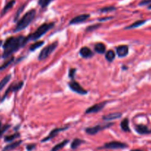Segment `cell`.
Returning <instances> with one entry per match:
<instances>
[{
    "label": "cell",
    "mask_w": 151,
    "mask_h": 151,
    "mask_svg": "<svg viewBox=\"0 0 151 151\" xmlns=\"http://www.w3.org/2000/svg\"><path fill=\"white\" fill-rule=\"evenodd\" d=\"M148 9H150L151 10V5H150L149 6H148Z\"/></svg>",
    "instance_id": "f35d334b"
},
{
    "label": "cell",
    "mask_w": 151,
    "mask_h": 151,
    "mask_svg": "<svg viewBox=\"0 0 151 151\" xmlns=\"http://www.w3.org/2000/svg\"><path fill=\"white\" fill-rule=\"evenodd\" d=\"M36 12L35 9H31L28 12L26 13L22 17L21 19L17 22V25H16L15 28L14 30V33H17V32H19L25 29L32 22V21L34 19L35 17H36Z\"/></svg>",
    "instance_id": "3957f363"
},
{
    "label": "cell",
    "mask_w": 151,
    "mask_h": 151,
    "mask_svg": "<svg viewBox=\"0 0 151 151\" xmlns=\"http://www.w3.org/2000/svg\"><path fill=\"white\" fill-rule=\"evenodd\" d=\"M127 147V145L123 142L118 141H113V142H107L104 145V146L99 147L100 149H124Z\"/></svg>",
    "instance_id": "8992f818"
},
{
    "label": "cell",
    "mask_w": 151,
    "mask_h": 151,
    "mask_svg": "<svg viewBox=\"0 0 151 151\" xmlns=\"http://www.w3.org/2000/svg\"><path fill=\"white\" fill-rule=\"evenodd\" d=\"M19 136H20L19 133H14V134L5 136V139H4V140H5V142H13V141H14V139H17V138L19 137Z\"/></svg>",
    "instance_id": "4316f807"
},
{
    "label": "cell",
    "mask_w": 151,
    "mask_h": 151,
    "mask_svg": "<svg viewBox=\"0 0 151 151\" xmlns=\"http://www.w3.org/2000/svg\"><path fill=\"white\" fill-rule=\"evenodd\" d=\"M10 127H11L10 124H2V122H0V139L2 138V135L10 128Z\"/></svg>",
    "instance_id": "83f0119b"
},
{
    "label": "cell",
    "mask_w": 151,
    "mask_h": 151,
    "mask_svg": "<svg viewBox=\"0 0 151 151\" xmlns=\"http://www.w3.org/2000/svg\"><path fill=\"white\" fill-rule=\"evenodd\" d=\"M53 0H39V5L42 8H45L49 5V4L51 2H53Z\"/></svg>",
    "instance_id": "f1b7e54d"
},
{
    "label": "cell",
    "mask_w": 151,
    "mask_h": 151,
    "mask_svg": "<svg viewBox=\"0 0 151 151\" xmlns=\"http://www.w3.org/2000/svg\"><path fill=\"white\" fill-rule=\"evenodd\" d=\"M90 14H82V15H79L77 17H74L73 19L70 20V24H79V23H82L86 21L87 19L90 18Z\"/></svg>",
    "instance_id": "7c38bea8"
},
{
    "label": "cell",
    "mask_w": 151,
    "mask_h": 151,
    "mask_svg": "<svg viewBox=\"0 0 151 151\" xmlns=\"http://www.w3.org/2000/svg\"><path fill=\"white\" fill-rule=\"evenodd\" d=\"M35 147H36V145H34V144H31V145H27V151H31V150H33Z\"/></svg>",
    "instance_id": "836d02e7"
},
{
    "label": "cell",
    "mask_w": 151,
    "mask_h": 151,
    "mask_svg": "<svg viewBox=\"0 0 151 151\" xmlns=\"http://www.w3.org/2000/svg\"><path fill=\"white\" fill-rule=\"evenodd\" d=\"M79 53L83 58H91L93 56L92 50L88 47H83L79 50Z\"/></svg>",
    "instance_id": "9a60e30c"
},
{
    "label": "cell",
    "mask_w": 151,
    "mask_h": 151,
    "mask_svg": "<svg viewBox=\"0 0 151 151\" xmlns=\"http://www.w3.org/2000/svg\"><path fill=\"white\" fill-rule=\"evenodd\" d=\"M58 46V42H55L50 44L49 45H47V47H45L44 49L42 50V51L40 52V55H39V59L40 61L45 60V59H47L53 51L56 49Z\"/></svg>",
    "instance_id": "277c9868"
},
{
    "label": "cell",
    "mask_w": 151,
    "mask_h": 151,
    "mask_svg": "<svg viewBox=\"0 0 151 151\" xmlns=\"http://www.w3.org/2000/svg\"><path fill=\"white\" fill-rule=\"evenodd\" d=\"M76 73V69H75V68H71V69L70 70L69 73H68V76H69L70 79L73 80L74 76H75Z\"/></svg>",
    "instance_id": "d6a6232c"
},
{
    "label": "cell",
    "mask_w": 151,
    "mask_h": 151,
    "mask_svg": "<svg viewBox=\"0 0 151 151\" xmlns=\"http://www.w3.org/2000/svg\"><path fill=\"white\" fill-rule=\"evenodd\" d=\"M120 126H121V128H122V130H123V131L129 132L130 130V127H129V120H128V119H127V118L124 119L122 121Z\"/></svg>",
    "instance_id": "44dd1931"
},
{
    "label": "cell",
    "mask_w": 151,
    "mask_h": 151,
    "mask_svg": "<svg viewBox=\"0 0 151 151\" xmlns=\"http://www.w3.org/2000/svg\"><path fill=\"white\" fill-rule=\"evenodd\" d=\"M83 143H85V142H84L83 140H82V139H75L73 141L72 143H71V149L76 150V148L79 147Z\"/></svg>",
    "instance_id": "7402d4cb"
},
{
    "label": "cell",
    "mask_w": 151,
    "mask_h": 151,
    "mask_svg": "<svg viewBox=\"0 0 151 151\" xmlns=\"http://www.w3.org/2000/svg\"><path fill=\"white\" fill-rule=\"evenodd\" d=\"M113 124H114V123H112V122L106 123V124H98V125H96L94 126V127H88V128L85 129V132L89 135H95L96 134V133H98L99 132L104 130V129L110 127L111 126H113Z\"/></svg>",
    "instance_id": "5b68a950"
},
{
    "label": "cell",
    "mask_w": 151,
    "mask_h": 151,
    "mask_svg": "<svg viewBox=\"0 0 151 151\" xmlns=\"http://www.w3.org/2000/svg\"><path fill=\"white\" fill-rule=\"evenodd\" d=\"M146 22V20H139V21H136L135 22H133V24H130V25L127 26L125 27V30H127V29H133V28H137V27H140V26L143 25V24H145Z\"/></svg>",
    "instance_id": "d6986e66"
},
{
    "label": "cell",
    "mask_w": 151,
    "mask_h": 151,
    "mask_svg": "<svg viewBox=\"0 0 151 151\" xmlns=\"http://www.w3.org/2000/svg\"><path fill=\"white\" fill-rule=\"evenodd\" d=\"M26 45L25 37L22 36H11L8 38L3 44V54L2 58L8 59L11 55L19 50L20 47Z\"/></svg>",
    "instance_id": "6da1fadb"
},
{
    "label": "cell",
    "mask_w": 151,
    "mask_h": 151,
    "mask_svg": "<svg viewBox=\"0 0 151 151\" xmlns=\"http://www.w3.org/2000/svg\"><path fill=\"white\" fill-rule=\"evenodd\" d=\"M116 10V8L113 6H109V7H104V8H101L99 10V11L101 13H108L111 12V11H114Z\"/></svg>",
    "instance_id": "f546056e"
},
{
    "label": "cell",
    "mask_w": 151,
    "mask_h": 151,
    "mask_svg": "<svg viewBox=\"0 0 151 151\" xmlns=\"http://www.w3.org/2000/svg\"><path fill=\"white\" fill-rule=\"evenodd\" d=\"M22 143V141L19 140V141H17V142H12V143L9 144V145H6L5 147L2 149V151H10L12 150H14L15 148L18 147Z\"/></svg>",
    "instance_id": "2e32d148"
},
{
    "label": "cell",
    "mask_w": 151,
    "mask_h": 151,
    "mask_svg": "<svg viewBox=\"0 0 151 151\" xmlns=\"http://www.w3.org/2000/svg\"><path fill=\"white\" fill-rule=\"evenodd\" d=\"M68 86L70 88L71 91H73L75 93H77L79 94H81V95H86L88 93V91L84 89L76 81L71 80L68 83Z\"/></svg>",
    "instance_id": "52a82bcc"
},
{
    "label": "cell",
    "mask_w": 151,
    "mask_h": 151,
    "mask_svg": "<svg viewBox=\"0 0 151 151\" xmlns=\"http://www.w3.org/2000/svg\"><path fill=\"white\" fill-rule=\"evenodd\" d=\"M24 7H25V5H22V6H21L19 8V10H18V11H17V14H16V15H15V18H14V21L16 22L17 19H18V18H19V15H20V14H21V13L22 12L23 10H24Z\"/></svg>",
    "instance_id": "1f68e13d"
},
{
    "label": "cell",
    "mask_w": 151,
    "mask_h": 151,
    "mask_svg": "<svg viewBox=\"0 0 151 151\" xmlns=\"http://www.w3.org/2000/svg\"><path fill=\"white\" fill-rule=\"evenodd\" d=\"M115 56H116L115 52L113 51V50H108V51H107L105 53V59L110 62H113V61L114 60V59H115Z\"/></svg>",
    "instance_id": "603a6c76"
},
{
    "label": "cell",
    "mask_w": 151,
    "mask_h": 151,
    "mask_svg": "<svg viewBox=\"0 0 151 151\" xmlns=\"http://www.w3.org/2000/svg\"><path fill=\"white\" fill-rule=\"evenodd\" d=\"M113 19V17H104V18H101V19H99V21L100 22H103V21H106V20H109V19Z\"/></svg>",
    "instance_id": "d590c367"
},
{
    "label": "cell",
    "mask_w": 151,
    "mask_h": 151,
    "mask_svg": "<svg viewBox=\"0 0 151 151\" xmlns=\"http://www.w3.org/2000/svg\"><path fill=\"white\" fill-rule=\"evenodd\" d=\"M101 24H93V25H91V26H89V27H87L86 29V31L88 32H91V31H93V30H97V29L99 28V27L101 26Z\"/></svg>",
    "instance_id": "4dcf8cb0"
},
{
    "label": "cell",
    "mask_w": 151,
    "mask_h": 151,
    "mask_svg": "<svg viewBox=\"0 0 151 151\" xmlns=\"http://www.w3.org/2000/svg\"><path fill=\"white\" fill-rule=\"evenodd\" d=\"M130 151H144V150H140V149H136V150H132Z\"/></svg>",
    "instance_id": "8d00e7d4"
},
{
    "label": "cell",
    "mask_w": 151,
    "mask_h": 151,
    "mask_svg": "<svg viewBox=\"0 0 151 151\" xmlns=\"http://www.w3.org/2000/svg\"><path fill=\"white\" fill-rule=\"evenodd\" d=\"M14 56H11V57H10L9 59H8V60L6 61V62H5V63L3 64V65H2L1 66H0V71L1 70H5V68H8L9 65H11V64L14 62Z\"/></svg>",
    "instance_id": "d4e9b609"
},
{
    "label": "cell",
    "mask_w": 151,
    "mask_h": 151,
    "mask_svg": "<svg viewBox=\"0 0 151 151\" xmlns=\"http://www.w3.org/2000/svg\"><path fill=\"white\" fill-rule=\"evenodd\" d=\"M68 142H69V141H68V139L62 141V142H60V143H59V144H57L56 145H55V146L53 147L51 149V151H58V150H61L62 148H63L64 147H65V145H66L68 143Z\"/></svg>",
    "instance_id": "cb8c5ba5"
},
{
    "label": "cell",
    "mask_w": 151,
    "mask_h": 151,
    "mask_svg": "<svg viewBox=\"0 0 151 151\" xmlns=\"http://www.w3.org/2000/svg\"><path fill=\"white\" fill-rule=\"evenodd\" d=\"M116 54L119 57H125V56H127L128 55L129 47L127 45H119L116 48Z\"/></svg>",
    "instance_id": "8fae6325"
},
{
    "label": "cell",
    "mask_w": 151,
    "mask_h": 151,
    "mask_svg": "<svg viewBox=\"0 0 151 151\" xmlns=\"http://www.w3.org/2000/svg\"><path fill=\"white\" fill-rule=\"evenodd\" d=\"M122 113L116 112V113H109L107 115L104 116L102 119L105 120V121H112V120L116 119H119L120 117H122Z\"/></svg>",
    "instance_id": "5bb4252c"
},
{
    "label": "cell",
    "mask_w": 151,
    "mask_h": 151,
    "mask_svg": "<svg viewBox=\"0 0 151 151\" xmlns=\"http://www.w3.org/2000/svg\"><path fill=\"white\" fill-rule=\"evenodd\" d=\"M15 3H16V0H11V1H10L9 2H8V3L5 5V6L3 8L2 12H1V17L4 16L5 14H6L7 13H8V11H9L10 10L14 7V5H15Z\"/></svg>",
    "instance_id": "e0dca14e"
},
{
    "label": "cell",
    "mask_w": 151,
    "mask_h": 151,
    "mask_svg": "<svg viewBox=\"0 0 151 151\" xmlns=\"http://www.w3.org/2000/svg\"><path fill=\"white\" fill-rule=\"evenodd\" d=\"M54 24H55L53 22L43 23L42 25H40L36 29V31L31 33L30 36L25 37V43L27 44L29 41H31V40L34 41V40H38L39 39H40L42 36H43L46 33H47L54 26Z\"/></svg>",
    "instance_id": "7a4b0ae2"
},
{
    "label": "cell",
    "mask_w": 151,
    "mask_h": 151,
    "mask_svg": "<svg viewBox=\"0 0 151 151\" xmlns=\"http://www.w3.org/2000/svg\"><path fill=\"white\" fill-rule=\"evenodd\" d=\"M151 2V0H144L142 2H141L139 3V5H147V4H150Z\"/></svg>",
    "instance_id": "e575fe53"
},
{
    "label": "cell",
    "mask_w": 151,
    "mask_h": 151,
    "mask_svg": "<svg viewBox=\"0 0 151 151\" xmlns=\"http://www.w3.org/2000/svg\"><path fill=\"white\" fill-rule=\"evenodd\" d=\"M44 42L43 41H38V42H36L34 43V44L31 45L30 47V48H29V50H30V51H33V50H36V49L40 48L41 46H42L43 45H44Z\"/></svg>",
    "instance_id": "484cf974"
},
{
    "label": "cell",
    "mask_w": 151,
    "mask_h": 151,
    "mask_svg": "<svg viewBox=\"0 0 151 151\" xmlns=\"http://www.w3.org/2000/svg\"><path fill=\"white\" fill-rule=\"evenodd\" d=\"M94 49H95V51L96 52V53H100V54H102V53H105L106 46L104 45L103 43L99 42V43H97V44H96Z\"/></svg>",
    "instance_id": "ac0fdd59"
},
{
    "label": "cell",
    "mask_w": 151,
    "mask_h": 151,
    "mask_svg": "<svg viewBox=\"0 0 151 151\" xmlns=\"http://www.w3.org/2000/svg\"><path fill=\"white\" fill-rule=\"evenodd\" d=\"M11 79V74H8V75H7L6 76H5V77L1 80V82H0V91H2V90L6 86V85L10 82Z\"/></svg>",
    "instance_id": "ffe728a7"
},
{
    "label": "cell",
    "mask_w": 151,
    "mask_h": 151,
    "mask_svg": "<svg viewBox=\"0 0 151 151\" xmlns=\"http://www.w3.org/2000/svg\"><path fill=\"white\" fill-rule=\"evenodd\" d=\"M23 85H24V82H18V83L12 84V85L8 88V90L5 91V95H4L3 98H2V101H3L4 100H5V99L6 98L7 96H8V94L10 92H17V91H18L19 90H20L22 88Z\"/></svg>",
    "instance_id": "30bf717a"
},
{
    "label": "cell",
    "mask_w": 151,
    "mask_h": 151,
    "mask_svg": "<svg viewBox=\"0 0 151 151\" xmlns=\"http://www.w3.org/2000/svg\"><path fill=\"white\" fill-rule=\"evenodd\" d=\"M135 129H136V131L141 135L151 133V129H149L146 125H144V124H136Z\"/></svg>",
    "instance_id": "4fadbf2b"
},
{
    "label": "cell",
    "mask_w": 151,
    "mask_h": 151,
    "mask_svg": "<svg viewBox=\"0 0 151 151\" xmlns=\"http://www.w3.org/2000/svg\"><path fill=\"white\" fill-rule=\"evenodd\" d=\"M68 129V127H59V128H55L53 129V130H51V131L50 132V133L48 134V136H47V137L44 138V139L42 140V142H48L49 140H50V139H53V138L55 137V136H57L58 134H59L60 132L62 131H64V130H66Z\"/></svg>",
    "instance_id": "9c48e42d"
},
{
    "label": "cell",
    "mask_w": 151,
    "mask_h": 151,
    "mask_svg": "<svg viewBox=\"0 0 151 151\" xmlns=\"http://www.w3.org/2000/svg\"><path fill=\"white\" fill-rule=\"evenodd\" d=\"M106 104H107V101H102V102L93 104V106L90 107L89 108L87 109L86 111H85V113H87V114H91V113H98V112L101 111V110L104 109V107L106 106Z\"/></svg>",
    "instance_id": "ba28073f"
},
{
    "label": "cell",
    "mask_w": 151,
    "mask_h": 151,
    "mask_svg": "<svg viewBox=\"0 0 151 151\" xmlns=\"http://www.w3.org/2000/svg\"><path fill=\"white\" fill-rule=\"evenodd\" d=\"M2 44H3V42H2V40H0V47H1V46L2 45Z\"/></svg>",
    "instance_id": "74e56055"
}]
</instances>
